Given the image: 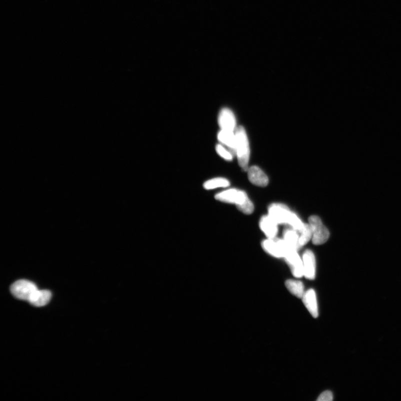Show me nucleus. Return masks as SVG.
I'll use <instances>...</instances> for the list:
<instances>
[{
    "instance_id": "obj_1",
    "label": "nucleus",
    "mask_w": 401,
    "mask_h": 401,
    "mask_svg": "<svg viewBox=\"0 0 401 401\" xmlns=\"http://www.w3.org/2000/svg\"><path fill=\"white\" fill-rule=\"evenodd\" d=\"M235 135V155L242 169L248 170L250 150L248 137L244 128L242 126L237 127Z\"/></svg>"
},
{
    "instance_id": "obj_2",
    "label": "nucleus",
    "mask_w": 401,
    "mask_h": 401,
    "mask_svg": "<svg viewBox=\"0 0 401 401\" xmlns=\"http://www.w3.org/2000/svg\"><path fill=\"white\" fill-rule=\"evenodd\" d=\"M310 225L313 236L311 241L315 245H322L329 238V231L324 225L322 221L317 216H311L309 218Z\"/></svg>"
},
{
    "instance_id": "obj_3",
    "label": "nucleus",
    "mask_w": 401,
    "mask_h": 401,
    "mask_svg": "<svg viewBox=\"0 0 401 401\" xmlns=\"http://www.w3.org/2000/svg\"><path fill=\"white\" fill-rule=\"evenodd\" d=\"M38 289L36 284L33 282L24 279L15 282L11 287L12 293L16 298L27 301Z\"/></svg>"
},
{
    "instance_id": "obj_4",
    "label": "nucleus",
    "mask_w": 401,
    "mask_h": 401,
    "mask_svg": "<svg viewBox=\"0 0 401 401\" xmlns=\"http://www.w3.org/2000/svg\"><path fill=\"white\" fill-rule=\"evenodd\" d=\"M262 247L267 253L276 258H284L287 251L291 247L287 244L284 239L276 237L267 238L262 241Z\"/></svg>"
},
{
    "instance_id": "obj_5",
    "label": "nucleus",
    "mask_w": 401,
    "mask_h": 401,
    "mask_svg": "<svg viewBox=\"0 0 401 401\" xmlns=\"http://www.w3.org/2000/svg\"><path fill=\"white\" fill-rule=\"evenodd\" d=\"M248 198L245 192L236 189H227L215 196L217 200L227 204H235L236 207L243 204Z\"/></svg>"
},
{
    "instance_id": "obj_6",
    "label": "nucleus",
    "mask_w": 401,
    "mask_h": 401,
    "mask_svg": "<svg viewBox=\"0 0 401 401\" xmlns=\"http://www.w3.org/2000/svg\"><path fill=\"white\" fill-rule=\"evenodd\" d=\"M293 212L286 205L278 203L271 205L268 209V215L278 225H289Z\"/></svg>"
},
{
    "instance_id": "obj_7",
    "label": "nucleus",
    "mask_w": 401,
    "mask_h": 401,
    "mask_svg": "<svg viewBox=\"0 0 401 401\" xmlns=\"http://www.w3.org/2000/svg\"><path fill=\"white\" fill-rule=\"evenodd\" d=\"M284 258L290 267L292 274L297 278L304 276L303 260L298 253V250L290 248L287 251Z\"/></svg>"
},
{
    "instance_id": "obj_8",
    "label": "nucleus",
    "mask_w": 401,
    "mask_h": 401,
    "mask_svg": "<svg viewBox=\"0 0 401 401\" xmlns=\"http://www.w3.org/2000/svg\"><path fill=\"white\" fill-rule=\"evenodd\" d=\"M218 123L220 130L235 132L237 128L235 116L229 108H224L220 111Z\"/></svg>"
},
{
    "instance_id": "obj_9",
    "label": "nucleus",
    "mask_w": 401,
    "mask_h": 401,
    "mask_svg": "<svg viewBox=\"0 0 401 401\" xmlns=\"http://www.w3.org/2000/svg\"><path fill=\"white\" fill-rule=\"evenodd\" d=\"M303 260L304 276L309 280H313L315 277L316 261L313 251L306 250L302 256Z\"/></svg>"
},
{
    "instance_id": "obj_10",
    "label": "nucleus",
    "mask_w": 401,
    "mask_h": 401,
    "mask_svg": "<svg viewBox=\"0 0 401 401\" xmlns=\"http://www.w3.org/2000/svg\"><path fill=\"white\" fill-rule=\"evenodd\" d=\"M249 181L252 184L259 187H266L269 184V178L261 168L252 166L247 170Z\"/></svg>"
},
{
    "instance_id": "obj_11",
    "label": "nucleus",
    "mask_w": 401,
    "mask_h": 401,
    "mask_svg": "<svg viewBox=\"0 0 401 401\" xmlns=\"http://www.w3.org/2000/svg\"><path fill=\"white\" fill-rule=\"evenodd\" d=\"M259 225L267 238H275L278 234V224L269 215L261 218Z\"/></svg>"
},
{
    "instance_id": "obj_12",
    "label": "nucleus",
    "mask_w": 401,
    "mask_h": 401,
    "mask_svg": "<svg viewBox=\"0 0 401 401\" xmlns=\"http://www.w3.org/2000/svg\"><path fill=\"white\" fill-rule=\"evenodd\" d=\"M301 299L303 300L304 304L310 314L314 318H317L318 316V307L315 291L312 289L307 290L305 292Z\"/></svg>"
},
{
    "instance_id": "obj_13",
    "label": "nucleus",
    "mask_w": 401,
    "mask_h": 401,
    "mask_svg": "<svg viewBox=\"0 0 401 401\" xmlns=\"http://www.w3.org/2000/svg\"><path fill=\"white\" fill-rule=\"evenodd\" d=\"M217 138L221 144L229 148V149L235 155V132L220 130L217 133Z\"/></svg>"
},
{
    "instance_id": "obj_14",
    "label": "nucleus",
    "mask_w": 401,
    "mask_h": 401,
    "mask_svg": "<svg viewBox=\"0 0 401 401\" xmlns=\"http://www.w3.org/2000/svg\"><path fill=\"white\" fill-rule=\"evenodd\" d=\"M52 293L48 290L38 289L28 301L32 305L42 307L49 303L52 298Z\"/></svg>"
},
{
    "instance_id": "obj_15",
    "label": "nucleus",
    "mask_w": 401,
    "mask_h": 401,
    "mask_svg": "<svg viewBox=\"0 0 401 401\" xmlns=\"http://www.w3.org/2000/svg\"><path fill=\"white\" fill-rule=\"evenodd\" d=\"M283 239L289 246L296 250L301 248L299 245V232L293 228L286 229L283 233Z\"/></svg>"
},
{
    "instance_id": "obj_16",
    "label": "nucleus",
    "mask_w": 401,
    "mask_h": 401,
    "mask_svg": "<svg viewBox=\"0 0 401 401\" xmlns=\"http://www.w3.org/2000/svg\"><path fill=\"white\" fill-rule=\"evenodd\" d=\"M285 285L290 293L297 298H302L305 293L304 284L300 281L288 280L286 281Z\"/></svg>"
},
{
    "instance_id": "obj_17",
    "label": "nucleus",
    "mask_w": 401,
    "mask_h": 401,
    "mask_svg": "<svg viewBox=\"0 0 401 401\" xmlns=\"http://www.w3.org/2000/svg\"><path fill=\"white\" fill-rule=\"evenodd\" d=\"M230 183L228 180L226 179L223 177H217L212 178V179L207 180L204 183V189L207 190H211L219 188H225L229 187Z\"/></svg>"
},
{
    "instance_id": "obj_18",
    "label": "nucleus",
    "mask_w": 401,
    "mask_h": 401,
    "mask_svg": "<svg viewBox=\"0 0 401 401\" xmlns=\"http://www.w3.org/2000/svg\"><path fill=\"white\" fill-rule=\"evenodd\" d=\"M298 232L299 234V245L301 247L311 240L313 233H312V230L309 224H304L303 228Z\"/></svg>"
},
{
    "instance_id": "obj_19",
    "label": "nucleus",
    "mask_w": 401,
    "mask_h": 401,
    "mask_svg": "<svg viewBox=\"0 0 401 401\" xmlns=\"http://www.w3.org/2000/svg\"><path fill=\"white\" fill-rule=\"evenodd\" d=\"M215 150L217 155L226 161H230L233 160L234 153L230 150H228L221 143H219L215 146Z\"/></svg>"
},
{
    "instance_id": "obj_20",
    "label": "nucleus",
    "mask_w": 401,
    "mask_h": 401,
    "mask_svg": "<svg viewBox=\"0 0 401 401\" xmlns=\"http://www.w3.org/2000/svg\"><path fill=\"white\" fill-rule=\"evenodd\" d=\"M237 208L241 212L246 215L251 214L254 210V204H252V202L249 199V198L245 201V202L243 203V204L239 206H237Z\"/></svg>"
},
{
    "instance_id": "obj_21",
    "label": "nucleus",
    "mask_w": 401,
    "mask_h": 401,
    "mask_svg": "<svg viewBox=\"0 0 401 401\" xmlns=\"http://www.w3.org/2000/svg\"><path fill=\"white\" fill-rule=\"evenodd\" d=\"M333 399V395L330 391L326 390L321 393L317 399L318 401H331Z\"/></svg>"
}]
</instances>
